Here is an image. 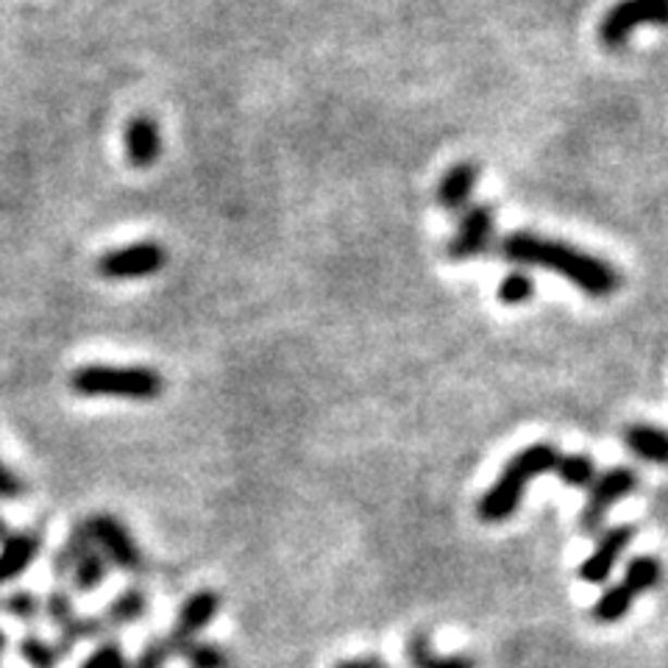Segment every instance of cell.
<instances>
[{"mask_svg": "<svg viewBox=\"0 0 668 668\" xmlns=\"http://www.w3.org/2000/svg\"><path fill=\"white\" fill-rule=\"evenodd\" d=\"M502 253L510 262L518 265L543 268V271L560 273L571 284H577L582 293L593 298H607L618 290V273L607 265L605 259L593 257V253L580 251V248L568 246L560 240H548L541 234L516 232L505 237L502 243Z\"/></svg>", "mask_w": 668, "mask_h": 668, "instance_id": "1", "label": "cell"}, {"mask_svg": "<svg viewBox=\"0 0 668 668\" xmlns=\"http://www.w3.org/2000/svg\"><path fill=\"white\" fill-rule=\"evenodd\" d=\"M560 457L562 455L552 443H532V446L521 448V451L507 462L505 471L498 473V480L487 487L485 496L480 498L477 512H480L482 521L502 523L516 516L530 482L541 480L546 473H555L557 466H560Z\"/></svg>", "mask_w": 668, "mask_h": 668, "instance_id": "2", "label": "cell"}, {"mask_svg": "<svg viewBox=\"0 0 668 668\" xmlns=\"http://www.w3.org/2000/svg\"><path fill=\"white\" fill-rule=\"evenodd\" d=\"M70 391L84 398L153 401L164 393V379L146 366H84L70 376Z\"/></svg>", "mask_w": 668, "mask_h": 668, "instance_id": "3", "label": "cell"}, {"mask_svg": "<svg viewBox=\"0 0 668 668\" xmlns=\"http://www.w3.org/2000/svg\"><path fill=\"white\" fill-rule=\"evenodd\" d=\"M663 582V562L652 555H638L627 562L624 577L602 593V599L593 605V618L599 624H616L632 610L638 596L652 593Z\"/></svg>", "mask_w": 668, "mask_h": 668, "instance_id": "4", "label": "cell"}, {"mask_svg": "<svg viewBox=\"0 0 668 668\" xmlns=\"http://www.w3.org/2000/svg\"><path fill=\"white\" fill-rule=\"evenodd\" d=\"M641 26H668V0H618L602 17L599 42L607 51H621Z\"/></svg>", "mask_w": 668, "mask_h": 668, "instance_id": "5", "label": "cell"}, {"mask_svg": "<svg viewBox=\"0 0 668 668\" xmlns=\"http://www.w3.org/2000/svg\"><path fill=\"white\" fill-rule=\"evenodd\" d=\"M168 265V251L162 243L143 240L132 246L114 248L98 259V273L109 282H132V279H148Z\"/></svg>", "mask_w": 668, "mask_h": 668, "instance_id": "6", "label": "cell"}, {"mask_svg": "<svg viewBox=\"0 0 668 668\" xmlns=\"http://www.w3.org/2000/svg\"><path fill=\"white\" fill-rule=\"evenodd\" d=\"M87 530L92 535L95 548L107 557V562L123 568L128 574L143 571V552H139L137 541H134V535L121 518L109 516V512H98V516L87 521Z\"/></svg>", "mask_w": 668, "mask_h": 668, "instance_id": "7", "label": "cell"}, {"mask_svg": "<svg viewBox=\"0 0 668 668\" xmlns=\"http://www.w3.org/2000/svg\"><path fill=\"white\" fill-rule=\"evenodd\" d=\"M638 485V477L632 468L616 466L607 468L599 480L591 482V491H587V502L582 507L580 527L585 532H599L602 523H605L607 512L613 505H618L621 498L630 496Z\"/></svg>", "mask_w": 668, "mask_h": 668, "instance_id": "8", "label": "cell"}, {"mask_svg": "<svg viewBox=\"0 0 668 668\" xmlns=\"http://www.w3.org/2000/svg\"><path fill=\"white\" fill-rule=\"evenodd\" d=\"M45 613L51 618V624L57 627L59 641L53 643L59 652V657H67L70 652L76 650V643L87 641V638H98L107 632V624H103L101 616L95 618H82L73 607V599L70 593L64 591H53L48 599H45Z\"/></svg>", "mask_w": 668, "mask_h": 668, "instance_id": "9", "label": "cell"}, {"mask_svg": "<svg viewBox=\"0 0 668 668\" xmlns=\"http://www.w3.org/2000/svg\"><path fill=\"white\" fill-rule=\"evenodd\" d=\"M218 610H221V596H218L214 591L203 587V591L189 593L187 602H184L182 610H178L176 624H173L171 635L164 638L171 655H176V650L182 646V643L196 641V638L201 635L209 624H212V618L218 616Z\"/></svg>", "mask_w": 668, "mask_h": 668, "instance_id": "10", "label": "cell"}, {"mask_svg": "<svg viewBox=\"0 0 668 668\" xmlns=\"http://www.w3.org/2000/svg\"><path fill=\"white\" fill-rule=\"evenodd\" d=\"M635 537V530L632 527H610V530H602L599 541L593 546L591 557L580 566V580L587 582V585H605L610 580L613 568H616L618 557L624 555L627 546Z\"/></svg>", "mask_w": 668, "mask_h": 668, "instance_id": "11", "label": "cell"}, {"mask_svg": "<svg viewBox=\"0 0 668 668\" xmlns=\"http://www.w3.org/2000/svg\"><path fill=\"white\" fill-rule=\"evenodd\" d=\"M491 240H493V209L477 203V207H471L466 214H462L455 240L448 243V257L451 259L480 257V253H485L487 248H491Z\"/></svg>", "mask_w": 668, "mask_h": 668, "instance_id": "12", "label": "cell"}, {"mask_svg": "<svg viewBox=\"0 0 668 668\" xmlns=\"http://www.w3.org/2000/svg\"><path fill=\"white\" fill-rule=\"evenodd\" d=\"M123 148H126V162L137 171H148L162 157V132L151 114H137L126 123L123 132Z\"/></svg>", "mask_w": 668, "mask_h": 668, "instance_id": "13", "label": "cell"}, {"mask_svg": "<svg viewBox=\"0 0 668 668\" xmlns=\"http://www.w3.org/2000/svg\"><path fill=\"white\" fill-rule=\"evenodd\" d=\"M39 546H42V541H39L37 532H12V535L3 537V546H0V585L26 574L32 562L37 560Z\"/></svg>", "mask_w": 668, "mask_h": 668, "instance_id": "14", "label": "cell"}, {"mask_svg": "<svg viewBox=\"0 0 668 668\" xmlns=\"http://www.w3.org/2000/svg\"><path fill=\"white\" fill-rule=\"evenodd\" d=\"M627 448L646 462L668 466V429L652 423H632L624 432Z\"/></svg>", "mask_w": 668, "mask_h": 668, "instance_id": "15", "label": "cell"}, {"mask_svg": "<svg viewBox=\"0 0 668 668\" xmlns=\"http://www.w3.org/2000/svg\"><path fill=\"white\" fill-rule=\"evenodd\" d=\"M477 178L480 171L477 164L460 162L455 164L451 171H446L441 187H437V201L446 209H462L468 203V198L473 196V187H477Z\"/></svg>", "mask_w": 668, "mask_h": 668, "instance_id": "16", "label": "cell"}, {"mask_svg": "<svg viewBox=\"0 0 668 668\" xmlns=\"http://www.w3.org/2000/svg\"><path fill=\"white\" fill-rule=\"evenodd\" d=\"M407 657H410L412 668H477L473 657L441 655L423 632L410 638V643H407Z\"/></svg>", "mask_w": 668, "mask_h": 668, "instance_id": "17", "label": "cell"}, {"mask_svg": "<svg viewBox=\"0 0 668 668\" xmlns=\"http://www.w3.org/2000/svg\"><path fill=\"white\" fill-rule=\"evenodd\" d=\"M148 610V596L139 587H128V591H123L121 596H114L112 605L103 610V624L109 627H126L134 624V621H139V618L146 616Z\"/></svg>", "mask_w": 668, "mask_h": 668, "instance_id": "18", "label": "cell"}, {"mask_svg": "<svg viewBox=\"0 0 668 668\" xmlns=\"http://www.w3.org/2000/svg\"><path fill=\"white\" fill-rule=\"evenodd\" d=\"M89 548H95V543H92V535H89V530H87V521L76 523L73 532L67 535V541H64L62 548L57 552V557H53V574L57 577L73 574L76 562L87 555Z\"/></svg>", "mask_w": 668, "mask_h": 668, "instance_id": "19", "label": "cell"}, {"mask_svg": "<svg viewBox=\"0 0 668 668\" xmlns=\"http://www.w3.org/2000/svg\"><path fill=\"white\" fill-rule=\"evenodd\" d=\"M109 574V562L107 557L98 552V548H89L87 555L76 562L73 568V585H76L78 593H92L107 582Z\"/></svg>", "mask_w": 668, "mask_h": 668, "instance_id": "20", "label": "cell"}, {"mask_svg": "<svg viewBox=\"0 0 668 668\" xmlns=\"http://www.w3.org/2000/svg\"><path fill=\"white\" fill-rule=\"evenodd\" d=\"M187 660L189 668H228V655L218 646V643L207 641H187L176 650Z\"/></svg>", "mask_w": 668, "mask_h": 668, "instance_id": "21", "label": "cell"}, {"mask_svg": "<svg viewBox=\"0 0 668 668\" xmlns=\"http://www.w3.org/2000/svg\"><path fill=\"white\" fill-rule=\"evenodd\" d=\"M557 477L571 487H585L591 485L596 477V462L587 455H562L560 466H557Z\"/></svg>", "mask_w": 668, "mask_h": 668, "instance_id": "22", "label": "cell"}, {"mask_svg": "<svg viewBox=\"0 0 668 668\" xmlns=\"http://www.w3.org/2000/svg\"><path fill=\"white\" fill-rule=\"evenodd\" d=\"M17 652H20V657H23V660H26L32 668H57L59 660H62V657H59V652H57V646H53V643H48V641H42V638H37V635L23 638V641L17 643Z\"/></svg>", "mask_w": 668, "mask_h": 668, "instance_id": "23", "label": "cell"}, {"mask_svg": "<svg viewBox=\"0 0 668 668\" xmlns=\"http://www.w3.org/2000/svg\"><path fill=\"white\" fill-rule=\"evenodd\" d=\"M3 610L12 618H17V621H26L28 624V621L39 616V599L32 591H14L3 599Z\"/></svg>", "mask_w": 668, "mask_h": 668, "instance_id": "24", "label": "cell"}, {"mask_svg": "<svg viewBox=\"0 0 668 668\" xmlns=\"http://www.w3.org/2000/svg\"><path fill=\"white\" fill-rule=\"evenodd\" d=\"M82 668H128V660L126 655H123L121 643L103 641L101 646L82 663Z\"/></svg>", "mask_w": 668, "mask_h": 668, "instance_id": "25", "label": "cell"}, {"mask_svg": "<svg viewBox=\"0 0 668 668\" xmlns=\"http://www.w3.org/2000/svg\"><path fill=\"white\" fill-rule=\"evenodd\" d=\"M532 293H535V284H532V279L527 276V273H510V276L502 282V287H498V298L505 304L530 301Z\"/></svg>", "mask_w": 668, "mask_h": 668, "instance_id": "26", "label": "cell"}, {"mask_svg": "<svg viewBox=\"0 0 668 668\" xmlns=\"http://www.w3.org/2000/svg\"><path fill=\"white\" fill-rule=\"evenodd\" d=\"M171 657L173 655H171V650H168V641L159 638V641H148L146 646H143V652H139L132 668H164Z\"/></svg>", "mask_w": 668, "mask_h": 668, "instance_id": "27", "label": "cell"}, {"mask_svg": "<svg viewBox=\"0 0 668 668\" xmlns=\"http://www.w3.org/2000/svg\"><path fill=\"white\" fill-rule=\"evenodd\" d=\"M23 493H26V480L0 460V498H3V502H14V498H20Z\"/></svg>", "mask_w": 668, "mask_h": 668, "instance_id": "28", "label": "cell"}, {"mask_svg": "<svg viewBox=\"0 0 668 668\" xmlns=\"http://www.w3.org/2000/svg\"><path fill=\"white\" fill-rule=\"evenodd\" d=\"M334 668H371V657H362V660H343Z\"/></svg>", "mask_w": 668, "mask_h": 668, "instance_id": "29", "label": "cell"}, {"mask_svg": "<svg viewBox=\"0 0 668 668\" xmlns=\"http://www.w3.org/2000/svg\"><path fill=\"white\" fill-rule=\"evenodd\" d=\"M7 643H9V641H7V632L0 630V655H3V652H7Z\"/></svg>", "mask_w": 668, "mask_h": 668, "instance_id": "30", "label": "cell"}, {"mask_svg": "<svg viewBox=\"0 0 668 668\" xmlns=\"http://www.w3.org/2000/svg\"><path fill=\"white\" fill-rule=\"evenodd\" d=\"M9 535V530H7V523H3V518H0V541H3V537Z\"/></svg>", "mask_w": 668, "mask_h": 668, "instance_id": "31", "label": "cell"}, {"mask_svg": "<svg viewBox=\"0 0 668 668\" xmlns=\"http://www.w3.org/2000/svg\"><path fill=\"white\" fill-rule=\"evenodd\" d=\"M371 668H387V663L376 660V657H371Z\"/></svg>", "mask_w": 668, "mask_h": 668, "instance_id": "32", "label": "cell"}]
</instances>
